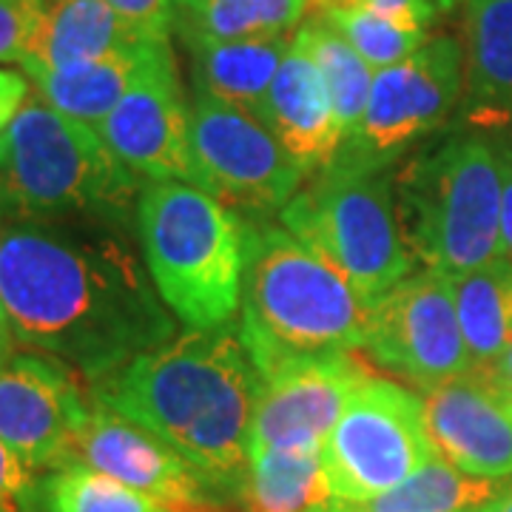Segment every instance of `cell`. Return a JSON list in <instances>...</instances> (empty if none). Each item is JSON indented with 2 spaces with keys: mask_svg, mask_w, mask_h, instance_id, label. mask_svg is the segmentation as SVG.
I'll return each instance as SVG.
<instances>
[{
  "mask_svg": "<svg viewBox=\"0 0 512 512\" xmlns=\"http://www.w3.org/2000/svg\"><path fill=\"white\" fill-rule=\"evenodd\" d=\"M311 15L328 23L336 35L350 43V49L362 57L373 72H382V69L402 63L404 57L421 49L430 37L427 32L404 29L393 20L379 18V15L359 9V6H350V3H313Z\"/></svg>",
  "mask_w": 512,
  "mask_h": 512,
  "instance_id": "obj_28",
  "label": "cell"
},
{
  "mask_svg": "<svg viewBox=\"0 0 512 512\" xmlns=\"http://www.w3.org/2000/svg\"><path fill=\"white\" fill-rule=\"evenodd\" d=\"M493 131L501 163V251L512 259V126Z\"/></svg>",
  "mask_w": 512,
  "mask_h": 512,
  "instance_id": "obj_33",
  "label": "cell"
},
{
  "mask_svg": "<svg viewBox=\"0 0 512 512\" xmlns=\"http://www.w3.org/2000/svg\"><path fill=\"white\" fill-rule=\"evenodd\" d=\"M484 376H490L495 384H501V387H507V390H512V345L507 350H504V356L495 362Z\"/></svg>",
  "mask_w": 512,
  "mask_h": 512,
  "instance_id": "obj_36",
  "label": "cell"
},
{
  "mask_svg": "<svg viewBox=\"0 0 512 512\" xmlns=\"http://www.w3.org/2000/svg\"><path fill=\"white\" fill-rule=\"evenodd\" d=\"M367 373L353 356H333L265 376L256 393L248 458L268 450H322Z\"/></svg>",
  "mask_w": 512,
  "mask_h": 512,
  "instance_id": "obj_15",
  "label": "cell"
},
{
  "mask_svg": "<svg viewBox=\"0 0 512 512\" xmlns=\"http://www.w3.org/2000/svg\"><path fill=\"white\" fill-rule=\"evenodd\" d=\"M504 390H507V387H504ZM510 396H512V390H510Z\"/></svg>",
  "mask_w": 512,
  "mask_h": 512,
  "instance_id": "obj_40",
  "label": "cell"
},
{
  "mask_svg": "<svg viewBox=\"0 0 512 512\" xmlns=\"http://www.w3.org/2000/svg\"><path fill=\"white\" fill-rule=\"evenodd\" d=\"M43 512H168L157 501L97 473L83 461H69L40 481Z\"/></svg>",
  "mask_w": 512,
  "mask_h": 512,
  "instance_id": "obj_27",
  "label": "cell"
},
{
  "mask_svg": "<svg viewBox=\"0 0 512 512\" xmlns=\"http://www.w3.org/2000/svg\"><path fill=\"white\" fill-rule=\"evenodd\" d=\"M154 40L160 37L148 35L103 0H40L29 55L20 66L72 69Z\"/></svg>",
  "mask_w": 512,
  "mask_h": 512,
  "instance_id": "obj_18",
  "label": "cell"
},
{
  "mask_svg": "<svg viewBox=\"0 0 512 512\" xmlns=\"http://www.w3.org/2000/svg\"><path fill=\"white\" fill-rule=\"evenodd\" d=\"M103 3L160 40H168L174 32V0H103Z\"/></svg>",
  "mask_w": 512,
  "mask_h": 512,
  "instance_id": "obj_32",
  "label": "cell"
},
{
  "mask_svg": "<svg viewBox=\"0 0 512 512\" xmlns=\"http://www.w3.org/2000/svg\"><path fill=\"white\" fill-rule=\"evenodd\" d=\"M109 151L151 183H197L191 151V103L185 100L177 57L160 63L97 126Z\"/></svg>",
  "mask_w": 512,
  "mask_h": 512,
  "instance_id": "obj_14",
  "label": "cell"
},
{
  "mask_svg": "<svg viewBox=\"0 0 512 512\" xmlns=\"http://www.w3.org/2000/svg\"><path fill=\"white\" fill-rule=\"evenodd\" d=\"M436 458L421 396L367 373L322 444L330 498L359 504L399 487Z\"/></svg>",
  "mask_w": 512,
  "mask_h": 512,
  "instance_id": "obj_9",
  "label": "cell"
},
{
  "mask_svg": "<svg viewBox=\"0 0 512 512\" xmlns=\"http://www.w3.org/2000/svg\"><path fill=\"white\" fill-rule=\"evenodd\" d=\"M436 456L464 476L512 478V396L484 373H467L421 393Z\"/></svg>",
  "mask_w": 512,
  "mask_h": 512,
  "instance_id": "obj_16",
  "label": "cell"
},
{
  "mask_svg": "<svg viewBox=\"0 0 512 512\" xmlns=\"http://www.w3.org/2000/svg\"><path fill=\"white\" fill-rule=\"evenodd\" d=\"M143 262L188 330L225 328L242 308L245 220L191 183H148L137 205Z\"/></svg>",
  "mask_w": 512,
  "mask_h": 512,
  "instance_id": "obj_6",
  "label": "cell"
},
{
  "mask_svg": "<svg viewBox=\"0 0 512 512\" xmlns=\"http://www.w3.org/2000/svg\"><path fill=\"white\" fill-rule=\"evenodd\" d=\"M89 407L77 373L52 356L26 350L0 365V441L35 473L77 461L74 441Z\"/></svg>",
  "mask_w": 512,
  "mask_h": 512,
  "instance_id": "obj_12",
  "label": "cell"
},
{
  "mask_svg": "<svg viewBox=\"0 0 512 512\" xmlns=\"http://www.w3.org/2000/svg\"><path fill=\"white\" fill-rule=\"evenodd\" d=\"M478 512H512V478L510 481H504L501 490H498L484 507H478Z\"/></svg>",
  "mask_w": 512,
  "mask_h": 512,
  "instance_id": "obj_37",
  "label": "cell"
},
{
  "mask_svg": "<svg viewBox=\"0 0 512 512\" xmlns=\"http://www.w3.org/2000/svg\"><path fill=\"white\" fill-rule=\"evenodd\" d=\"M464 100V43L430 35L402 63L373 77L365 114L336 157V168L387 171L407 148L436 134L458 117Z\"/></svg>",
  "mask_w": 512,
  "mask_h": 512,
  "instance_id": "obj_8",
  "label": "cell"
},
{
  "mask_svg": "<svg viewBox=\"0 0 512 512\" xmlns=\"http://www.w3.org/2000/svg\"><path fill=\"white\" fill-rule=\"evenodd\" d=\"M293 35L251 37V40H188L185 46L191 55L194 92L220 97L256 117L282 60L291 52Z\"/></svg>",
  "mask_w": 512,
  "mask_h": 512,
  "instance_id": "obj_21",
  "label": "cell"
},
{
  "mask_svg": "<svg viewBox=\"0 0 512 512\" xmlns=\"http://www.w3.org/2000/svg\"><path fill=\"white\" fill-rule=\"evenodd\" d=\"M279 222L370 305L413 274L416 256L404 242L387 171L365 174L330 165L302 183L279 211Z\"/></svg>",
  "mask_w": 512,
  "mask_h": 512,
  "instance_id": "obj_7",
  "label": "cell"
},
{
  "mask_svg": "<svg viewBox=\"0 0 512 512\" xmlns=\"http://www.w3.org/2000/svg\"><path fill=\"white\" fill-rule=\"evenodd\" d=\"M191 151L194 185L234 211H282L308 180L259 117L205 92L191 100Z\"/></svg>",
  "mask_w": 512,
  "mask_h": 512,
  "instance_id": "obj_10",
  "label": "cell"
},
{
  "mask_svg": "<svg viewBox=\"0 0 512 512\" xmlns=\"http://www.w3.org/2000/svg\"><path fill=\"white\" fill-rule=\"evenodd\" d=\"M15 353H18V339H15V330H12L9 313H6L3 296H0V365L9 362Z\"/></svg>",
  "mask_w": 512,
  "mask_h": 512,
  "instance_id": "obj_35",
  "label": "cell"
},
{
  "mask_svg": "<svg viewBox=\"0 0 512 512\" xmlns=\"http://www.w3.org/2000/svg\"><path fill=\"white\" fill-rule=\"evenodd\" d=\"M12 211H9V200H6V194H3V188H0V225H3V220L9 217Z\"/></svg>",
  "mask_w": 512,
  "mask_h": 512,
  "instance_id": "obj_38",
  "label": "cell"
},
{
  "mask_svg": "<svg viewBox=\"0 0 512 512\" xmlns=\"http://www.w3.org/2000/svg\"><path fill=\"white\" fill-rule=\"evenodd\" d=\"M450 279L473 367L487 373L512 345V259L498 256Z\"/></svg>",
  "mask_w": 512,
  "mask_h": 512,
  "instance_id": "obj_22",
  "label": "cell"
},
{
  "mask_svg": "<svg viewBox=\"0 0 512 512\" xmlns=\"http://www.w3.org/2000/svg\"><path fill=\"white\" fill-rule=\"evenodd\" d=\"M256 117L308 177L336 163L345 143L328 83L296 35Z\"/></svg>",
  "mask_w": 512,
  "mask_h": 512,
  "instance_id": "obj_17",
  "label": "cell"
},
{
  "mask_svg": "<svg viewBox=\"0 0 512 512\" xmlns=\"http://www.w3.org/2000/svg\"><path fill=\"white\" fill-rule=\"evenodd\" d=\"M296 40L311 55L319 74L325 77L328 92L333 97V109H336V117H339V126L348 137L350 131L359 126L362 114H365L376 72L350 49V43H345L330 29L328 23H322L313 15L296 29Z\"/></svg>",
  "mask_w": 512,
  "mask_h": 512,
  "instance_id": "obj_26",
  "label": "cell"
},
{
  "mask_svg": "<svg viewBox=\"0 0 512 512\" xmlns=\"http://www.w3.org/2000/svg\"><path fill=\"white\" fill-rule=\"evenodd\" d=\"M40 0H0V63H23L35 35Z\"/></svg>",
  "mask_w": 512,
  "mask_h": 512,
  "instance_id": "obj_30",
  "label": "cell"
},
{
  "mask_svg": "<svg viewBox=\"0 0 512 512\" xmlns=\"http://www.w3.org/2000/svg\"><path fill=\"white\" fill-rule=\"evenodd\" d=\"M311 3H350V6H359V9L379 15V18L393 20L404 29L427 32V35H430V26L444 15L439 0H311Z\"/></svg>",
  "mask_w": 512,
  "mask_h": 512,
  "instance_id": "obj_31",
  "label": "cell"
},
{
  "mask_svg": "<svg viewBox=\"0 0 512 512\" xmlns=\"http://www.w3.org/2000/svg\"><path fill=\"white\" fill-rule=\"evenodd\" d=\"M365 350L373 365L421 390L473 373L453 279L424 268L384 293L370 311Z\"/></svg>",
  "mask_w": 512,
  "mask_h": 512,
  "instance_id": "obj_11",
  "label": "cell"
},
{
  "mask_svg": "<svg viewBox=\"0 0 512 512\" xmlns=\"http://www.w3.org/2000/svg\"><path fill=\"white\" fill-rule=\"evenodd\" d=\"M404 242L427 271L461 276L501 251V163L493 128L461 123L393 177Z\"/></svg>",
  "mask_w": 512,
  "mask_h": 512,
  "instance_id": "obj_5",
  "label": "cell"
},
{
  "mask_svg": "<svg viewBox=\"0 0 512 512\" xmlns=\"http://www.w3.org/2000/svg\"><path fill=\"white\" fill-rule=\"evenodd\" d=\"M109 225H0V296L18 345L94 387L174 339L146 262Z\"/></svg>",
  "mask_w": 512,
  "mask_h": 512,
  "instance_id": "obj_1",
  "label": "cell"
},
{
  "mask_svg": "<svg viewBox=\"0 0 512 512\" xmlns=\"http://www.w3.org/2000/svg\"><path fill=\"white\" fill-rule=\"evenodd\" d=\"M168 49H171L168 40H154L146 46L72 69L23 66V72L49 106H55L72 120L97 128L117 109V103L160 63V57Z\"/></svg>",
  "mask_w": 512,
  "mask_h": 512,
  "instance_id": "obj_20",
  "label": "cell"
},
{
  "mask_svg": "<svg viewBox=\"0 0 512 512\" xmlns=\"http://www.w3.org/2000/svg\"><path fill=\"white\" fill-rule=\"evenodd\" d=\"M29 94H32V80L26 74L0 69V140L23 109V103L29 100Z\"/></svg>",
  "mask_w": 512,
  "mask_h": 512,
  "instance_id": "obj_34",
  "label": "cell"
},
{
  "mask_svg": "<svg viewBox=\"0 0 512 512\" xmlns=\"http://www.w3.org/2000/svg\"><path fill=\"white\" fill-rule=\"evenodd\" d=\"M0 188L15 220L123 228L137 220L146 185L97 128L66 117L32 89L0 140Z\"/></svg>",
  "mask_w": 512,
  "mask_h": 512,
  "instance_id": "obj_4",
  "label": "cell"
},
{
  "mask_svg": "<svg viewBox=\"0 0 512 512\" xmlns=\"http://www.w3.org/2000/svg\"><path fill=\"white\" fill-rule=\"evenodd\" d=\"M311 9V0H174V32L183 43L293 35Z\"/></svg>",
  "mask_w": 512,
  "mask_h": 512,
  "instance_id": "obj_23",
  "label": "cell"
},
{
  "mask_svg": "<svg viewBox=\"0 0 512 512\" xmlns=\"http://www.w3.org/2000/svg\"><path fill=\"white\" fill-rule=\"evenodd\" d=\"M458 3H461V6H464V3H467V0H439V6H441V9H444V12H450V9H456Z\"/></svg>",
  "mask_w": 512,
  "mask_h": 512,
  "instance_id": "obj_39",
  "label": "cell"
},
{
  "mask_svg": "<svg viewBox=\"0 0 512 512\" xmlns=\"http://www.w3.org/2000/svg\"><path fill=\"white\" fill-rule=\"evenodd\" d=\"M259 382L239 325L231 322L214 330L185 328L89 387V396L165 441L220 493L239 495Z\"/></svg>",
  "mask_w": 512,
  "mask_h": 512,
  "instance_id": "obj_2",
  "label": "cell"
},
{
  "mask_svg": "<svg viewBox=\"0 0 512 512\" xmlns=\"http://www.w3.org/2000/svg\"><path fill=\"white\" fill-rule=\"evenodd\" d=\"M239 339L259 379L365 350L373 305L279 222L245 220Z\"/></svg>",
  "mask_w": 512,
  "mask_h": 512,
  "instance_id": "obj_3",
  "label": "cell"
},
{
  "mask_svg": "<svg viewBox=\"0 0 512 512\" xmlns=\"http://www.w3.org/2000/svg\"><path fill=\"white\" fill-rule=\"evenodd\" d=\"M464 100L461 123L512 126V0L464 3Z\"/></svg>",
  "mask_w": 512,
  "mask_h": 512,
  "instance_id": "obj_19",
  "label": "cell"
},
{
  "mask_svg": "<svg viewBox=\"0 0 512 512\" xmlns=\"http://www.w3.org/2000/svg\"><path fill=\"white\" fill-rule=\"evenodd\" d=\"M40 507V481L23 458L0 441V512H35Z\"/></svg>",
  "mask_w": 512,
  "mask_h": 512,
  "instance_id": "obj_29",
  "label": "cell"
},
{
  "mask_svg": "<svg viewBox=\"0 0 512 512\" xmlns=\"http://www.w3.org/2000/svg\"><path fill=\"white\" fill-rule=\"evenodd\" d=\"M239 498L248 512H319L330 487L322 450H268L248 458Z\"/></svg>",
  "mask_w": 512,
  "mask_h": 512,
  "instance_id": "obj_24",
  "label": "cell"
},
{
  "mask_svg": "<svg viewBox=\"0 0 512 512\" xmlns=\"http://www.w3.org/2000/svg\"><path fill=\"white\" fill-rule=\"evenodd\" d=\"M74 450L77 461L117 478L168 512L225 510L217 495L220 490L194 464H188L177 450L151 436L140 424L123 419L94 399L77 430Z\"/></svg>",
  "mask_w": 512,
  "mask_h": 512,
  "instance_id": "obj_13",
  "label": "cell"
},
{
  "mask_svg": "<svg viewBox=\"0 0 512 512\" xmlns=\"http://www.w3.org/2000/svg\"><path fill=\"white\" fill-rule=\"evenodd\" d=\"M501 484L504 481L464 476L453 464L436 456L419 473L387 493L359 504L330 501L319 512H467L484 507L501 490Z\"/></svg>",
  "mask_w": 512,
  "mask_h": 512,
  "instance_id": "obj_25",
  "label": "cell"
}]
</instances>
